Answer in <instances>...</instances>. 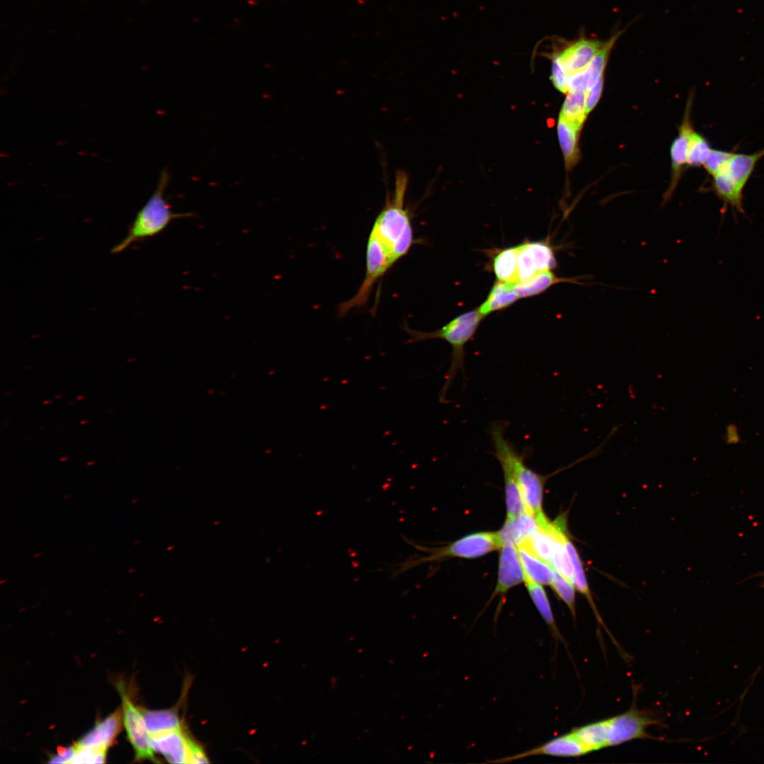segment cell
Wrapping results in <instances>:
<instances>
[{
	"label": "cell",
	"instance_id": "cell-31",
	"mask_svg": "<svg viewBox=\"0 0 764 764\" xmlns=\"http://www.w3.org/2000/svg\"><path fill=\"white\" fill-rule=\"evenodd\" d=\"M734 153V151L712 149L703 166L710 175L714 176L727 164Z\"/></svg>",
	"mask_w": 764,
	"mask_h": 764
},
{
	"label": "cell",
	"instance_id": "cell-34",
	"mask_svg": "<svg viewBox=\"0 0 764 764\" xmlns=\"http://www.w3.org/2000/svg\"><path fill=\"white\" fill-rule=\"evenodd\" d=\"M209 762L208 757L203 747L191 739L190 763H208Z\"/></svg>",
	"mask_w": 764,
	"mask_h": 764
},
{
	"label": "cell",
	"instance_id": "cell-16",
	"mask_svg": "<svg viewBox=\"0 0 764 764\" xmlns=\"http://www.w3.org/2000/svg\"><path fill=\"white\" fill-rule=\"evenodd\" d=\"M538 527L536 518L528 512H524L507 520L498 532L502 543H512L516 546L523 543Z\"/></svg>",
	"mask_w": 764,
	"mask_h": 764
},
{
	"label": "cell",
	"instance_id": "cell-1",
	"mask_svg": "<svg viewBox=\"0 0 764 764\" xmlns=\"http://www.w3.org/2000/svg\"><path fill=\"white\" fill-rule=\"evenodd\" d=\"M408 176L396 172L393 193L377 216L369 235L366 251V272L358 291L339 306L340 317L365 305L375 284L410 250L414 242L408 210L405 207Z\"/></svg>",
	"mask_w": 764,
	"mask_h": 764
},
{
	"label": "cell",
	"instance_id": "cell-7",
	"mask_svg": "<svg viewBox=\"0 0 764 764\" xmlns=\"http://www.w3.org/2000/svg\"><path fill=\"white\" fill-rule=\"evenodd\" d=\"M608 747L637 739L649 738V727L657 723L650 713L632 707L627 712L608 718Z\"/></svg>",
	"mask_w": 764,
	"mask_h": 764
},
{
	"label": "cell",
	"instance_id": "cell-29",
	"mask_svg": "<svg viewBox=\"0 0 764 764\" xmlns=\"http://www.w3.org/2000/svg\"><path fill=\"white\" fill-rule=\"evenodd\" d=\"M711 150L709 141L694 131L688 149L687 164L691 166H703Z\"/></svg>",
	"mask_w": 764,
	"mask_h": 764
},
{
	"label": "cell",
	"instance_id": "cell-22",
	"mask_svg": "<svg viewBox=\"0 0 764 764\" xmlns=\"http://www.w3.org/2000/svg\"><path fill=\"white\" fill-rule=\"evenodd\" d=\"M586 92L569 91L562 105L560 117L577 132L581 129L586 117Z\"/></svg>",
	"mask_w": 764,
	"mask_h": 764
},
{
	"label": "cell",
	"instance_id": "cell-2",
	"mask_svg": "<svg viewBox=\"0 0 764 764\" xmlns=\"http://www.w3.org/2000/svg\"><path fill=\"white\" fill-rule=\"evenodd\" d=\"M169 178L168 170L164 168L160 173L154 193L137 213L125 237L112 248V254L120 253L134 243L159 234L174 220L193 216L191 212L178 213L172 210L165 197Z\"/></svg>",
	"mask_w": 764,
	"mask_h": 764
},
{
	"label": "cell",
	"instance_id": "cell-27",
	"mask_svg": "<svg viewBox=\"0 0 764 764\" xmlns=\"http://www.w3.org/2000/svg\"><path fill=\"white\" fill-rule=\"evenodd\" d=\"M557 137L567 167L572 166L578 156L577 131L562 118L557 123Z\"/></svg>",
	"mask_w": 764,
	"mask_h": 764
},
{
	"label": "cell",
	"instance_id": "cell-5",
	"mask_svg": "<svg viewBox=\"0 0 764 764\" xmlns=\"http://www.w3.org/2000/svg\"><path fill=\"white\" fill-rule=\"evenodd\" d=\"M493 454L502 469L504 482L507 518H512L526 511L519 488L515 474L513 453L514 446L505 437V426L500 422L494 423L490 429Z\"/></svg>",
	"mask_w": 764,
	"mask_h": 764
},
{
	"label": "cell",
	"instance_id": "cell-8",
	"mask_svg": "<svg viewBox=\"0 0 764 764\" xmlns=\"http://www.w3.org/2000/svg\"><path fill=\"white\" fill-rule=\"evenodd\" d=\"M518 246L517 282H524L536 274L557 266L553 248L545 241L526 242Z\"/></svg>",
	"mask_w": 764,
	"mask_h": 764
},
{
	"label": "cell",
	"instance_id": "cell-6",
	"mask_svg": "<svg viewBox=\"0 0 764 764\" xmlns=\"http://www.w3.org/2000/svg\"><path fill=\"white\" fill-rule=\"evenodd\" d=\"M122 698V710L124 725L127 737L138 760H149L156 762L154 751L151 744V736L147 730L140 707H137L128 696L122 682L115 684Z\"/></svg>",
	"mask_w": 764,
	"mask_h": 764
},
{
	"label": "cell",
	"instance_id": "cell-9",
	"mask_svg": "<svg viewBox=\"0 0 764 764\" xmlns=\"http://www.w3.org/2000/svg\"><path fill=\"white\" fill-rule=\"evenodd\" d=\"M525 458L516 448L513 453V461L517 483L526 511L536 520L545 516L543 511V487L546 477L540 475L528 468Z\"/></svg>",
	"mask_w": 764,
	"mask_h": 764
},
{
	"label": "cell",
	"instance_id": "cell-4",
	"mask_svg": "<svg viewBox=\"0 0 764 764\" xmlns=\"http://www.w3.org/2000/svg\"><path fill=\"white\" fill-rule=\"evenodd\" d=\"M764 156V148L753 154L734 152L727 164L714 176L712 189L722 201L738 213H743V192L758 161Z\"/></svg>",
	"mask_w": 764,
	"mask_h": 764
},
{
	"label": "cell",
	"instance_id": "cell-12",
	"mask_svg": "<svg viewBox=\"0 0 764 764\" xmlns=\"http://www.w3.org/2000/svg\"><path fill=\"white\" fill-rule=\"evenodd\" d=\"M606 40L587 37L584 34L567 42L562 50L556 53L567 74L586 69Z\"/></svg>",
	"mask_w": 764,
	"mask_h": 764
},
{
	"label": "cell",
	"instance_id": "cell-24",
	"mask_svg": "<svg viewBox=\"0 0 764 764\" xmlns=\"http://www.w3.org/2000/svg\"><path fill=\"white\" fill-rule=\"evenodd\" d=\"M517 260V245L501 250L494 256L492 270L498 281L516 283Z\"/></svg>",
	"mask_w": 764,
	"mask_h": 764
},
{
	"label": "cell",
	"instance_id": "cell-11",
	"mask_svg": "<svg viewBox=\"0 0 764 764\" xmlns=\"http://www.w3.org/2000/svg\"><path fill=\"white\" fill-rule=\"evenodd\" d=\"M591 752V750L571 731L525 752L492 760L490 763H503L534 756L579 757Z\"/></svg>",
	"mask_w": 764,
	"mask_h": 764
},
{
	"label": "cell",
	"instance_id": "cell-19",
	"mask_svg": "<svg viewBox=\"0 0 764 764\" xmlns=\"http://www.w3.org/2000/svg\"><path fill=\"white\" fill-rule=\"evenodd\" d=\"M524 570L526 580L541 585H550L554 577V569L523 545L516 546Z\"/></svg>",
	"mask_w": 764,
	"mask_h": 764
},
{
	"label": "cell",
	"instance_id": "cell-14",
	"mask_svg": "<svg viewBox=\"0 0 764 764\" xmlns=\"http://www.w3.org/2000/svg\"><path fill=\"white\" fill-rule=\"evenodd\" d=\"M191 739L182 729L151 736V744L168 763H190Z\"/></svg>",
	"mask_w": 764,
	"mask_h": 764
},
{
	"label": "cell",
	"instance_id": "cell-26",
	"mask_svg": "<svg viewBox=\"0 0 764 764\" xmlns=\"http://www.w3.org/2000/svg\"><path fill=\"white\" fill-rule=\"evenodd\" d=\"M565 545L573 567L574 585L577 589L586 598L591 607L594 611L597 620L603 627H605L595 606L594 601L592 599L580 557L567 536L565 539Z\"/></svg>",
	"mask_w": 764,
	"mask_h": 764
},
{
	"label": "cell",
	"instance_id": "cell-33",
	"mask_svg": "<svg viewBox=\"0 0 764 764\" xmlns=\"http://www.w3.org/2000/svg\"><path fill=\"white\" fill-rule=\"evenodd\" d=\"M603 77L601 78L594 86L586 91V110L587 115L597 104L603 89Z\"/></svg>",
	"mask_w": 764,
	"mask_h": 764
},
{
	"label": "cell",
	"instance_id": "cell-36",
	"mask_svg": "<svg viewBox=\"0 0 764 764\" xmlns=\"http://www.w3.org/2000/svg\"><path fill=\"white\" fill-rule=\"evenodd\" d=\"M763 587L764 588V582L763 583Z\"/></svg>",
	"mask_w": 764,
	"mask_h": 764
},
{
	"label": "cell",
	"instance_id": "cell-32",
	"mask_svg": "<svg viewBox=\"0 0 764 764\" xmlns=\"http://www.w3.org/2000/svg\"><path fill=\"white\" fill-rule=\"evenodd\" d=\"M567 73L557 54L552 59L551 79L555 87L562 93L568 92L567 86Z\"/></svg>",
	"mask_w": 764,
	"mask_h": 764
},
{
	"label": "cell",
	"instance_id": "cell-21",
	"mask_svg": "<svg viewBox=\"0 0 764 764\" xmlns=\"http://www.w3.org/2000/svg\"><path fill=\"white\" fill-rule=\"evenodd\" d=\"M688 115H686L685 120H684L680 128L679 134L675 139L671 147L673 187H675L679 178L683 166L687 163L688 149L694 132L689 122Z\"/></svg>",
	"mask_w": 764,
	"mask_h": 764
},
{
	"label": "cell",
	"instance_id": "cell-3",
	"mask_svg": "<svg viewBox=\"0 0 764 764\" xmlns=\"http://www.w3.org/2000/svg\"><path fill=\"white\" fill-rule=\"evenodd\" d=\"M483 318L476 308L461 314L434 331L421 332L412 330L407 326L403 327L404 330L409 335L407 343L441 339L451 345V364L439 395L440 401L442 403L446 400L447 392L454 381L458 371L464 373L465 345L474 336Z\"/></svg>",
	"mask_w": 764,
	"mask_h": 764
},
{
	"label": "cell",
	"instance_id": "cell-10",
	"mask_svg": "<svg viewBox=\"0 0 764 764\" xmlns=\"http://www.w3.org/2000/svg\"><path fill=\"white\" fill-rule=\"evenodd\" d=\"M502 545L498 533L478 532L454 541L428 560L442 557L475 558L498 550Z\"/></svg>",
	"mask_w": 764,
	"mask_h": 764
},
{
	"label": "cell",
	"instance_id": "cell-30",
	"mask_svg": "<svg viewBox=\"0 0 764 764\" xmlns=\"http://www.w3.org/2000/svg\"><path fill=\"white\" fill-rule=\"evenodd\" d=\"M76 746V752L69 763H102L105 761L107 749Z\"/></svg>",
	"mask_w": 764,
	"mask_h": 764
},
{
	"label": "cell",
	"instance_id": "cell-28",
	"mask_svg": "<svg viewBox=\"0 0 764 764\" xmlns=\"http://www.w3.org/2000/svg\"><path fill=\"white\" fill-rule=\"evenodd\" d=\"M551 586L558 597L567 606L569 610L575 617V589L574 584L562 574L554 569V577Z\"/></svg>",
	"mask_w": 764,
	"mask_h": 764
},
{
	"label": "cell",
	"instance_id": "cell-13",
	"mask_svg": "<svg viewBox=\"0 0 764 764\" xmlns=\"http://www.w3.org/2000/svg\"><path fill=\"white\" fill-rule=\"evenodd\" d=\"M525 580L517 547L512 543H504L499 555L498 578L494 594H505Z\"/></svg>",
	"mask_w": 764,
	"mask_h": 764
},
{
	"label": "cell",
	"instance_id": "cell-15",
	"mask_svg": "<svg viewBox=\"0 0 764 764\" xmlns=\"http://www.w3.org/2000/svg\"><path fill=\"white\" fill-rule=\"evenodd\" d=\"M122 717V709H117L103 720L97 722L76 745L79 747L108 749L121 729Z\"/></svg>",
	"mask_w": 764,
	"mask_h": 764
},
{
	"label": "cell",
	"instance_id": "cell-18",
	"mask_svg": "<svg viewBox=\"0 0 764 764\" xmlns=\"http://www.w3.org/2000/svg\"><path fill=\"white\" fill-rule=\"evenodd\" d=\"M514 284L497 281L492 287L485 301L477 308L478 311L485 318L492 312L505 308L518 299L519 296L516 292Z\"/></svg>",
	"mask_w": 764,
	"mask_h": 764
},
{
	"label": "cell",
	"instance_id": "cell-23",
	"mask_svg": "<svg viewBox=\"0 0 764 764\" xmlns=\"http://www.w3.org/2000/svg\"><path fill=\"white\" fill-rule=\"evenodd\" d=\"M608 719L573 729L572 731L591 752L608 747Z\"/></svg>",
	"mask_w": 764,
	"mask_h": 764
},
{
	"label": "cell",
	"instance_id": "cell-25",
	"mask_svg": "<svg viewBox=\"0 0 764 764\" xmlns=\"http://www.w3.org/2000/svg\"><path fill=\"white\" fill-rule=\"evenodd\" d=\"M525 582L528 594L535 606L549 627L552 636L556 639L565 643L564 639L562 638L554 619L552 608L545 591L543 589L541 584L529 580H526Z\"/></svg>",
	"mask_w": 764,
	"mask_h": 764
},
{
	"label": "cell",
	"instance_id": "cell-35",
	"mask_svg": "<svg viewBox=\"0 0 764 764\" xmlns=\"http://www.w3.org/2000/svg\"><path fill=\"white\" fill-rule=\"evenodd\" d=\"M76 746L62 747L58 749L57 753L50 757V763H69L76 752Z\"/></svg>",
	"mask_w": 764,
	"mask_h": 764
},
{
	"label": "cell",
	"instance_id": "cell-20",
	"mask_svg": "<svg viewBox=\"0 0 764 764\" xmlns=\"http://www.w3.org/2000/svg\"><path fill=\"white\" fill-rule=\"evenodd\" d=\"M574 283L579 284L578 278H563L557 277L552 270L541 272L530 279L514 284V287L520 298L536 296L545 291L558 283Z\"/></svg>",
	"mask_w": 764,
	"mask_h": 764
},
{
	"label": "cell",
	"instance_id": "cell-17",
	"mask_svg": "<svg viewBox=\"0 0 764 764\" xmlns=\"http://www.w3.org/2000/svg\"><path fill=\"white\" fill-rule=\"evenodd\" d=\"M140 710L150 736L183 729L176 707L158 710L140 707Z\"/></svg>",
	"mask_w": 764,
	"mask_h": 764
}]
</instances>
